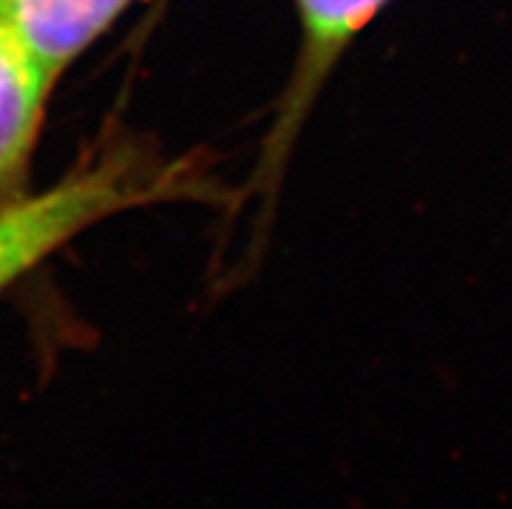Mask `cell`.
Returning a JSON list of instances; mask_svg holds the SVG:
<instances>
[{
	"mask_svg": "<svg viewBox=\"0 0 512 509\" xmlns=\"http://www.w3.org/2000/svg\"><path fill=\"white\" fill-rule=\"evenodd\" d=\"M388 3L390 0H297L302 45L279 117L268 133L260 177L263 185L284 167L286 154L292 149L305 117L310 115L312 102L323 89L325 78L331 76L341 55L349 50L364 26H370V21Z\"/></svg>",
	"mask_w": 512,
	"mask_h": 509,
	"instance_id": "7a4b0ae2",
	"label": "cell"
},
{
	"mask_svg": "<svg viewBox=\"0 0 512 509\" xmlns=\"http://www.w3.org/2000/svg\"><path fill=\"white\" fill-rule=\"evenodd\" d=\"M58 78L0 21V198L19 195Z\"/></svg>",
	"mask_w": 512,
	"mask_h": 509,
	"instance_id": "3957f363",
	"label": "cell"
},
{
	"mask_svg": "<svg viewBox=\"0 0 512 509\" xmlns=\"http://www.w3.org/2000/svg\"><path fill=\"white\" fill-rule=\"evenodd\" d=\"M185 193V174L120 149L37 195L0 198V294L89 226L149 200Z\"/></svg>",
	"mask_w": 512,
	"mask_h": 509,
	"instance_id": "6da1fadb",
	"label": "cell"
},
{
	"mask_svg": "<svg viewBox=\"0 0 512 509\" xmlns=\"http://www.w3.org/2000/svg\"><path fill=\"white\" fill-rule=\"evenodd\" d=\"M136 0H0V21L24 39L55 78L63 76Z\"/></svg>",
	"mask_w": 512,
	"mask_h": 509,
	"instance_id": "277c9868",
	"label": "cell"
}]
</instances>
